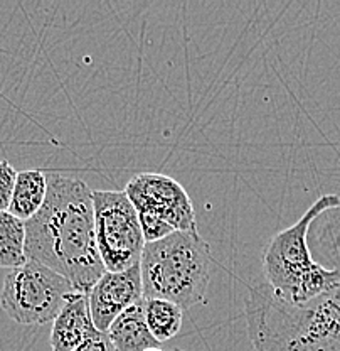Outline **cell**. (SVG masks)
Wrapping results in <instances>:
<instances>
[{
  "label": "cell",
  "mask_w": 340,
  "mask_h": 351,
  "mask_svg": "<svg viewBox=\"0 0 340 351\" xmlns=\"http://www.w3.org/2000/svg\"><path fill=\"white\" fill-rule=\"evenodd\" d=\"M337 206L340 196H320L295 225L275 233L263 248L261 262L266 284L281 301L295 306L306 304L340 285V274L317 262L309 245L313 221Z\"/></svg>",
  "instance_id": "cell-2"
},
{
  "label": "cell",
  "mask_w": 340,
  "mask_h": 351,
  "mask_svg": "<svg viewBox=\"0 0 340 351\" xmlns=\"http://www.w3.org/2000/svg\"><path fill=\"white\" fill-rule=\"evenodd\" d=\"M140 276L144 299H166L184 311L204 304L211 280V245L197 230L145 243Z\"/></svg>",
  "instance_id": "cell-3"
},
{
  "label": "cell",
  "mask_w": 340,
  "mask_h": 351,
  "mask_svg": "<svg viewBox=\"0 0 340 351\" xmlns=\"http://www.w3.org/2000/svg\"><path fill=\"white\" fill-rule=\"evenodd\" d=\"M115 351H145L160 348L145 321V301L128 307L112 323L107 331Z\"/></svg>",
  "instance_id": "cell-9"
},
{
  "label": "cell",
  "mask_w": 340,
  "mask_h": 351,
  "mask_svg": "<svg viewBox=\"0 0 340 351\" xmlns=\"http://www.w3.org/2000/svg\"><path fill=\"white\" fill-rule=\"evenodd\" d=\"M75 351H115V348H113L107 332L96 331L91 338H88L86 341Z\"/></svg>",
  "instance_id": "cell-15"
},
{
  "label": "cell",
  "mask_w": 340,
  "mask_h": 351,
  "mask_svg": "<svg viewBox=\"0 0 340 351\" xmlns=\"http://www.w3.org/2000/svg\"><path fill=\"white\" fill-rule=\"evenodd\" d=\"M310 243L313 245V258L325 269L340 274V206L325 211L313 221Z\"/></svg>",
  "instance_id": "cell-10"
},
{
  "label": "cell",
  "mask_w": 340,
  "mask_h": 351,
  "mask_svg": "<svg viewBox=\"0 0 340 351\" xmlns=\"http://www.w3.org/2000/svg\"><path fill=\"white\" fill-rule=\"evenodd\" d=\"M17 171L9 160H0V211H9Z\"/></svg>",
  "instance_id": "cell-14"
},
{
  "label": "cell",
  "mask_w": 340,
  "mask_h": 351,
  "mask_svg": "<svg viewBox=\"0 0 340 351\" xmlns=\"http://www.w3.org/2000/svg\"><path fill=\"white\" fill-rule=\"evenodd\" d=\"M94 228L105 270L122 272L140 263L145 239L125 191H93Z\"/></svg>",
  "instance_id": "cell-6"
},
{
  "label": "cell",
  "mask_w": 340,
  "mask_h": 351,
  "mask_svg": "<svg viewBox=\"0 0 340 351\" xmlns=\"http://www.w3.org/2000/svg\"><path fill=\"white\" fill-rule=\"evenodd\" d=\"M25 257L63 276L88 294L105 270L94 228L93 189L79 178L47 176V196L25 221Z\"/></svg>",
  "instance_id": "cell-1"
},
{
  "label": "cell",
  "mask_w": 340,
  "mask_h": 351,
  "mask_svg": "<svg viewBox=\"0 0 340 351\" xmlns=\"http://www.w3.org/2000/svg\"><path fill=\"white\" fill-rule=\"evenodd\" d=\"M96 331L98 329L94 328L93 319H91L88 295L83 292H76L53 321L49 338L51 350L75 351Z\"/></svg>",
  "instance_id": "cell-8"
},
{
  "label": "cell",
  "mask_w": 340,
  "mask_h": 351,
  "mask_svg": "<svg viewBox=\"0 0 340 351\" xmlns=\"http://www.w3.org/2000/svg\"><path fill=\"white\" fill-rule=\"evenodd\" d=\"M25 262V221L0 211V269L14 270Z\"/></svg>",
  "instance_id": "cell-12"
},
{
  "label": "cell",
  "mask_w": 340,
  "mask_h": 351,
  "mask_svg": "<svg viewBox=\"0 0 340 351\" xmlns=\"http://www.w3.org/2000/svg\"><path fill=\"white\" fill-rule=\"evenodd\" d=\"M76 292L71 282L53 269L27 261L5 276L0 306L16 323L41 326L56 319Z\"/></svg>",
  "instance_id": "cell-4"
},
{
  "label": "cell",
  "mask_w": 340,
  "mask_h": 351,
  "mask_svg": "<svg viewBox=\"0 0 340 351\" xmlns=\"http://www.w3.org/2000/svg\"><path fill=\"white\" fill-rule=\"evenodd\" d=\"M145 321L153 338L159 343H166L174 338L182 328L184 309L166 299H144Z\"/></svg>",
  "instance_id": "cell-13"
},
{
  "label": "cell",
  "mask_w": 340,
  "mask_h": 351,
  "mask_svg": "<svg viewBox=\"0 0 340 351\" xmlns=\"http://www.w3.org/2000/svg\"><path fill=\"white\" fill-rule=\"evenodd\" d=\"M47 196V176L39 169H29L17 173L10 199L9 213L22 221H29L38 215Z\"/></svg>",
  "instance_id": "cell-11"
},
{
  "label": "cell",
  "mask_w": 340,
  "mask_h": 351,
  "mask_svg": "<svg viewBox=\"0 0 340 351\" xmlns=\"http://www.w3.org/2000/svg\"><path fill=\"white\" fill-rule=\"evenodd\" d=\"M125 193L138 213L145 243L162 240L175 232L197 230L191 196L170 176L137 174L128 181Z\"/></svg>",
  "instance_id": "cell-5"
},
{
  "label": "cell",
  "mask_w": 340,
  "mask_h": 351,
  "mask_svg": "<svg viewBox=\"0 0 340 351\" xmlns=\"http://www.w3.org/2000/svg\"><path fill=\"white\" fill-rule=\"evenodd\" d=\"M86 295L94 328L107 332L123 311L144 299L140 263L122 272L107 270Z\"/></svg>",
  "instance_id": "cell-7"
},
{
  "label": "cell",
  "mask_w": 340,
  "mask_h": 351,
  "mask_svg": "<svg viewBox=\"0 0 340 351\" xmlns=\"http://www.w3.org/2000/svg\"><path fill=\"white\" fill-rule=\"evenodd\" d=\"M145 351H166V350H162V348H150V350H145Z\"/></svg>",
  "instance_id": "cell-16"
},
{
  "label": "cell",
  "mask_w": 340,
  "mask_h": 351,
  "mask_svg": "<svg viewBox=\"0 0 340 351\" xmlns=\"http://www.w3.org/2000/svg\"><path fill=\"white\" fill-rule=\"evenodd\" d=\"M172 351H185V350H181V348H174Z\"/></svg>",
  "instance_id": "cell-17"
}]
</instances>
